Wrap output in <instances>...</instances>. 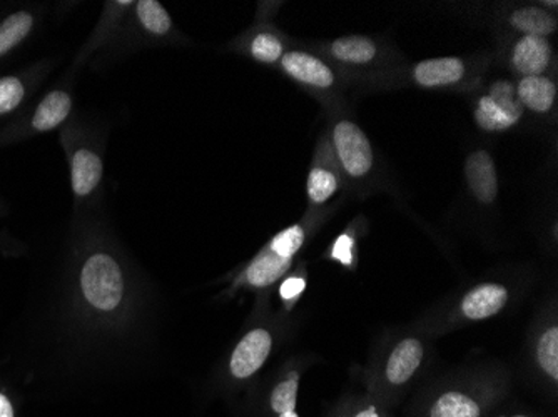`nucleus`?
I'll return each instance as SVG.
<instances>
[{
    "instance_id": "1",
    "label": "nucleus",
    "mask_w": 558,
    "mask_h": 417,
    "mask_svg": "<svg viewBox=\"0 0 558 417\" xmlns=\"http://www.w3.org/2000/svg\"><path fill=\"white\" fill-rule=\"evenodd\" d=\"M74 111V83L64 79L0 128V147L12 146L64 127Z\"/></svg>"
},
{
    "instance_id": "30",
    "label": "nucleus",
    "mask_w": 558,
    "mask_h": 417,
    "mask_svg": "<svg viewBox=\"0 0 558 417\" xmlns=\"http://www.w3.org/2000/svg\"><path fill=\"white\" fill-rule=\"evenodd\" d=\"M279 417H298V414L294 410H290V413L279 414Z\"/></svg>"
},
{
    "instance_id": "11",
    "label": "nucleus",
    "mask_w": 558,
    "mask_h": 417,
    "mask_svg": "<svg viewBox=\"0 0 558 417\" xmlns=\"http://www.w3.org/2000/svg\"><path fill=\"white\" fill-rule=\"evenodd\" d=\"M469 75V65L462 58L426 59L413 65L412 79L425 89L457 86Z\"/></svg>"
},
{
    "instance_id": "7",
    "label": "nucleus",
    "mask_w": 558,
    "mask_h": 417,
    "mask_svg": "<svg viewBox=\"0 0 558 417\" xmlns=\"http://www.w3.org/2000/svg\"><path fill=\"white\" fill-rule=\"evenodd\" d=\"M278 64L290 79L310 89L329 90L337 86V74L331 65L306 50H287Z\"/></svg>"
},
{
    "instance_id": "32",
    "label": "nucleus",
    "mask_w": 558,
    "mask_h": 417,
    "mask_svg": "<svg viewBox=\"0 0 558 417\" xmlns=\"http://www.w3.org/2000/svg\"><path fill=\"white\" fill-rule=\"evenodd\" d=\"M517 417H525V416H517Z\"/></svg>"
},
{
    "instance_id": "2",
    "label": "nucleus",
    "mask_w": 558,
    "mask_h": 417,
    "mask_svg": "<svg viewBox=\"0 0 558 417\" xmlns=\"http://www.w3.org/2000/svg\"><path fill=\"white\" fill-rule=\"evenodd\" d=\"M61 146L64 149L71 179L74 206H87L99 193L105 181V158L89 134L74 122L61 128Z\"/></svg>"
},
{
    "instance_id": "19",
    "label": "nucleus",
    "mask_w": 558,
    "mask_h": 417,
    "mask_svg": "<svg viewBox=\"0 0 558 417\" xmlns=\"http://www.w3.org/2000/svg\"><path fill=\"white\" fill-rule=\"evenodd\" d=\"M509 24L522 36L544 37V39L554 36L558 27L557 17L538 5L515 9L509 15Z\"/></svg>"
},
{
    "instance_id": "17",
    "label": "nucleus",
    "mask_w": 558,
    "mask_h": 417,
    "mask_svg": "<svg viewBox=\"0 0 558 417\" xmlns=\"http://www.w3.org/2000/svg\"><path fill=\"white\" fill-rule=\"evenodd\" d=\"M328 52L335 61L351 68H363L378 59V46L365 36L340 37L329 44Z\"/></svg>"
},
{
    "instance_id": "8",
    "label": "nucleus",
    "mask_w": 558,
    "mask_h": 417,
    "mask_svg": "<svg viewBox=\"0 0 558 417\" xmlns=\"http://www.w3.org/2000/svg\"><path fill=\"white\" fill-rule=\"evenodd\" d=\"M341 186V171L335 161L329 140L319 143L318 152L306 179V197L310 206H325L329 199L337 196Z\"/></svg>"
},
{
    "instance_id": "31",
    "label": "nucleus",
    "mask_w": 558,
    "mask_h": 417,
    "mask_svg": "<svg viewBox=\"0 0 558 417\" xmlns=\"http://www.w3.org/2000/svg\"><path fill=\"white\" fill-rule=\"evenodd\" d=\"M4 200L0 199V212L4 211Z\"/></svg>"
},
{
    "instance_id": "18",
    "label": "nucleus",
    "mask_w": 558,
    "mask_h": 417,
    "mask_svg": "<svg viewBox=\"0 0 558 417\" xmlns=\"http://www.w3.org/2000/svg\"><path fill=\"white\" fill-rule=\"evenodd\" d=\"M423 359V346L418 339H404L395 347L387 364V378L391 384H403L412 379Z\"/></svg>"
},
{
    "instance_id": "27",
    "label": "nucleus",
    "mask_w": 558,
    "mask_h": 417,
    "mask_svg": "<svg viewBox=\"0 0 558 417\" xmlns=\"http://www.w3.org/2000/svg\"><path fill=\"white\" fill-rule=\"evenodd\" d=\"M351 249H353V240L348 234H343L340 240L335 243L333 257L343 262L344 266L351 265Z\"/></svg>"
},
{
    "instance_id": "20",
    "label": "nucleus",
    "mask_w": 558,
    "mask_h": 417,
    "mask_svg": "<svg viewBox=\"0 0 558 417\" xmlns=\"http://www.w3.org/2000/svg\"><path fill=\"white\" fill-rule=\"evenodd\" d=\"M290 266L291 260L281 259L271 250L266 249L251 262L244 278L253 287H268V285L275 284L290 269Z\"/></svg>"
},
{
    "instance_id": "5",
    "label": "nucleus",
    "mask_w": 558,
    "mask_h": 417,
    "mask_svg": "<svg viewBox=\"0 0 558 417\" xmlns=\"http://www.w3.org/2000/svg\"><path fill=\"white\" fill-rule=\"evenodd\" d=\"M523 112L515 83L498 79L476 100L473 118L485 133H505L522 121Z\"/></svg>"
},
{
    "instance_id": "24",
    "label": "nucleus",
    "mask_w": 558,
    "mask_h": 417,
    "mask_svg": "<svg viewBox=\"0 0 558 417\" xmlns=\"http://www.w3.org/2000/svg\"><path fill=\"white\" fill-rule=\"evenodd\" d=\"M537 359L542 369L551 379H558V328L548 329L544 332L537 346Z\"/></svg>"
},
{
    "instance_id": "23",
    "label": "nucleus",
    "mask_w": 558,
    "mask_h": 417,
    "mask_svg": "<svg viewBox=\"0 0 558 417\" xmlns=\"http://www.w3.org/2000/svg\"><path fill=\"white\" fill-rule=\"evenodd\" d=\"M304 240H306V231H304L303 225H290V228L283 229V231L278 232V234L272 237L268 250H271L272 254L281 257V259L291 260L296 256L301 246H303Z\"/></svg>"
},
{
    "instance_id": "29",
    "label": "nucleus",
    "mask_w": 558,
    "mask_h": 417,
    "mask_svg": "<svg viewBox=\"0 0 558 417\" xmlns=\"http://www.w3.org/2000/svg\"><path fill=\"white\" fill-rule=\"evenodd\" d=\"M356 417H379L378 413H376L375 406L368 407V409L363 410Z\"/></svg>"
},
{
    "instance_id": "16",
    "label": "nucleus",
    "mask_w": 558,
    "mask_h": 417,
    "mask_svg": "<svg viewBox=\"0 0 558 417\" xmlns=\"http://www.w3.org/2000/svg\"><path fill=\"white\" fill-rule=\"evenodd\" d=\"M509 291L501 284L476 285L462 301V312L472 321L492 318L504 309Z\"/></svg>"
},
{
    "instance_id": "13",
    "label": "nucleus",
    "mask_w": 558,
    "mask_h": 417,
    "mask_svg": "<svg viewBox=\"0 0 558 417\" xmlns=\"http://www.w3.org/2000/svg\"><path fill=\"white\" fill-rule=\"evenodd\" d=\"M36 9H19L0 21V62L11 58L22 44L27 42L39 27Z\"/></svg>"
},
{
    "instance_id": "4",
    "label": "nucleus",
    "mask_w": 558,
    "mask_h": 417,
    "mask_svg": "<svg viewBox=\"0 0 558 417\" xmlns=\"http://www.w3.org/2000/svg\"><path fill=\"white\" fill-rule=\"evenodd\" d=\"M329 146L338 168L347 177L362 181L375 168V150L365 131L350 119L335 122L329 134Z\"/></svg>"
},
{
    "instance_id": "12",
    "label": "nucleus",
    "mask_w": 558,
    "mask_h": 417,
    "mask_svg": "<svg viewBox=\"0 0 558 417\" xmlns=\"http://www.w3.org/2000/svg\"><path fill=\"white\" fill-rule=\"evenodd\" d=\"M465 179L470 193L484 206H490L498 196L497 165L487 150H475L465 161Z\"/></svg>"
},
{
    "instance_id": "15",
    "label": "nucleus",
    "mask_w": 558,
    "mask_h": 417,
    "mask_svg": "<svg viewBox=\"0 0 558 417\" xmlns=\"http://www.w3.org/2000/svg\"><path fill=\"white\" fill-rule=\"evenodd\" d=\"M131 11H133L134 25L146 39L162 40L172 36L174 22L161 2L137 0Z\"/></svg>"
},
{
    "instance_id": "6",
    "label": "nucleus",
    "mask_w": 558,
    "mask_h": 417,
    "mask_svg": "<svg viewBox=\"0 0 558 417\" xmlns=\"http://www.w3.org/2000/svg\"><path fill=\"white\" fill-rule=\"evenodd\" d=\"M50 69L52 61H40L14 74L0 75V128L29 106Z\"/></svg>"
},
{
    "instance_id": "22",
    "label": "nucleus",
    "mask_w": 558,
    "mask_h": 417,
    "mask_svg": "<svg viewBox=\"0 0 558 417\" xmlns=\"http://www.w3.org/2000/svg\"><path fill=\"white\" fill-rule=\"evenodd\" d=\"M432 417H480V407L465 394L447 393L435 404Z\"/></svg>"
},
{
    "instance_id": "3",
    "label": "nucleus",
    "mask_w": 558,
    "mask_h": 417,
    "mask_svg": "<svg viewBox=\"0 0 558 417\" xmlns=\"http://www.w3.org/2000/svg\"><path fill=\"white\" fill-rule=\"evenodd\" d=\"M81 291L94 309L100 312L118 309L124 297V278L118 260L105 253L87 257L81 269Z\"/></svg>"
},
{
    "instance_id": "21",
    "label": "nucleus",
    "mask_w": 558,
    "mask_h": 417,
    "mask_svg": "<svg viewBox=\"0 0 558 417\" xmlns=\"http://www.w3.org/2000/svg\"><path fill=\"white\" fill-rule=\"evenodd\" d=\"M247 54L253 61L259 64H278L287 52V44L283 37L279 36L276 30L262 29L251 37L246 46Z\"/></svg>"
},
{
    "instance_id": "9",
    "label": "nucleus",
    "mask_w": 558,
    "mask_h": 417,
    "mask_svg": "<svg viewBox=\"0 0 558 417\" xmlns=\"http://www.w3.org/2000/svg\"><path fill=\"white\" fill-rule=\"evenodd\" d=\"M554 61V46L544 37L520 36L510 50V65L520 77L544 75Z\"/></svg>"
},
{
    "instance_id": "14",
    "label": "nucleus",
    "mask_w": 558,
    "mask_h": 417,
    "mask_svg": "<svg viewBox=\"0 0 558 417\" xmlns=\"http://www.w3.org/2000/svg\"><path fill=\"white\" fill-rule=\"evenodd\" d=\"M515 90L523 111L548 114L557 102V84L545 74L520 77L519 83L515 84Z\"/></svg>"
},
{
    "instance_id": "28",
    "label": "nucleus",
    "mask_w": 558,
    "mask_h": 417,
    "mask_svg": "<svg viewBox=\"0 0 558 417\" xmlns=\"http://www.w3.org/2000/svg\"><path fill=\"white\" fill-rule=\"evenodd\" d=\"M0 417H14L11 401L4 394H0Z\"/></svg>"
},
{
    "instance_id": "26",
    "label": "nucleus",
    "mask_w": 558,
    "mask_h": 417,
    "mask_svg": "<svg viewBox=\"0 0 558 417\" xmlns=\"http://www.w3.org/2000/svg\"><path fill=\"white\" fill-rule=\"evenodd\" d=\"M306 282L303 278H288L279 287V296L284 301H293L303 293Z\"/></svg>"
},
{
    "instance_id": "25",
    "label": "nucleus",
    "mask_w": 558,
    "mask_h": 417,
    "mask_svg": "<svg viewBox=\"0 0 558 417\" xmlns=\"http://www.w3.org/2000/svg\"><path fill=\"white\" fill-rule=\"evenodd\" d=\"M298 375H291L287 381L279 382L272 391L271 407L278 414L290 413L296 407Z\"/></svg>"
},
{
    "instance_id": "10",
    "label": "nucleus",
    "mask_w": 558,
    "mask_h": 417,
    "mask_svg": "<svg viewBox=\"0 0 558 417\" xmlns=\"http://www.w3.org/2000/svg\"><path fill=\"white\" fill-rule=\"evenodd\" d=\"M271 346V334L266 329L258 328L247 332L231 356V375L236 379H246L255 375L268 359Z\"/></svg>"
}]
</instances>
